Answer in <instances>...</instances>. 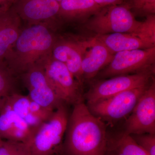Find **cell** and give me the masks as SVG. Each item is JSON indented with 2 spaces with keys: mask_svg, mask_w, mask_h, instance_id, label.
<instances>
[{
  "mask_svg": "<svg viewBox=\"0 0 155 155\" xmlns=\"http://www.w3.org/2000/svg\"><path fill=\"white\" fill-rule=\"evenodd\" d=\"M107 125L83 102L74 105L66 130L67 155H106Z\"/></svg>",
  "mask_w": 155,
  "mask_h": 155,
  "instance_id": "6da1fadb",
  "label": "cell"
},
{
  "mask_svg": "<svg viewBox=\"0 0 155 155\" xmlns=\"http://www.w3.org/2000/svg\"><path fill=\"white\" fill-rule=\"evenodd\" d=\"M57 37L54 30L47 25H28L22 28L4 62L14 75H22L51 54Z\"/></svg>",
  "mask_w": 155,
  "mask_h": 155,
  "instance_id": "7a4b0ae2",
  "label": "cell"
},
{
  "mask_svg": "<svg viewBox=\"0 0 155 155\" xmlns=\"http://www.w3.org/2000/svg\"><path fill=\"white\" fill-rule=\"evenodd\" d=\"M83 27L96 35L130 33L145 30L155 25V16H147L143 21L136 19L129 4L102 8L83 23Z\"/></svg>",
  "mask_w": 155,
  "mask_h": 155,
  "instance_id": "3957f363",
  "label": "cell"
},
{
  "mask_svg": "<svg viewBox=\"0 0 155 155\" xmlns=\"http://www.w3.org/2000/svg\"><path fill=\"white\" fill-rule=\"evenodd\" d=\"M69 115L65 104L34 130L26 143L31 155H52L60 145L67 130Z\"/></svg>",
  "mask_w": 155,
  "mask_h": 155,
  "instance_id": "277c9868",
  "label": "cell"
},
{
  "mask_svg": "<svg viewBox=\"0 0 155 155\" xmlns=\"http://www.w3.org/2000/svg\"><path fill=\"white\" fill-rule=\"evenodd\" d=\"M38 63L43 68L48 82L62 102L74 106L83 102L82 86L65 64L54 59L51 54Z\"/></svg>",
  "mask_w": 155,
  "mask_h": 155,
  "instance_id": "5b68a950",
  "label": "cell"
},
{
  "mask_svg": "<svg viewBox=\"0 0 155 155\" xmlns=\"http://www.w3.org/2000/svg\"><path fill=\"white\" fill-rule=\"evenodd\" d=\"M155 47L145 49L122 51L115 53L112 61L98 74L108 78L155 71Z\"/></svg>",
  "mask_w": 155,
  "mask_h": 155,
  "instance_id": "8992f818",
  "label": "cell"
},
{
  "mask_svg": "<svg viewBox=\"0 0 155 155\" xmlns=\"http://www.w3.org/2000/svg\"><path fill=\"white\" fill-rule=\"evenodd\" d=\"M150 84L122 92L105 100L87 106L93 114L105 122H116L131 113Z\"/></svg>",
  "mask_w": 155,
  "mask_h": 155,
  "instance_id": "52a82bcc",
  "label": "cell"
},
{
  "mask_svg": "<svg viewBox=\"0 0 155 155\" xmlns=\"http://www.w3.org/2000/svg\"><path fill=\"white\" fill-rule=\"evenodd\" d=\"M155 71L120 75L94 84L85 94L87 104H92L130 89L150 83Z\"/></svg>",
  "mask_w": 155,
  "mask_h": 155,
  "instance_id": "ba28073f",
  "label": "cell"
},
{
  "mask_svg": "<svg viewBox=\"0 0 155 155\" xmlns=\"http://www.w3.org/2000/svg\"><path fill=\"white\" fill-rule=\"evenodd\" d=\"M12 8L28 25L44 24L55 31L62 22L56 0H17Z\"/></svg>",
  "mask_w": 155,
  "mask_h": 155,
  "instance_id": "9c48e42d",
  "label": "cell"
},
{
  "mask_svg": "<svg viewBox=\"0 0 155 155\" xmlns=\"http://www.w3.org/2000/svg\"><path fill=\"white\" fill-rule=\"evenodd\" d=\"M126 120L124 132L130 135L155 134V83L146 90Z\"/></svg>",
  "mask_w": 155,
  "mask_h": 155,
  "instance_id": "30bf717a",
  "label": "cell"
},
{
  "mask_svg": "<svg viewBox=\"0 0 155 155\" xmlns=\"http://www.w3.org/2000/svg\"><path fill=\"white\" fill-rule=\"evenodd\" d=\"M88 44V39L58 36L51 53L54 59L65 64L69 72L81 85L84 82L81 72V62Z\"/></svg>",
  "mask_w": 155,
  "mask_h": 155,
  "instance_id": "8fae6325",
  "label": "cell"
},
{
  "mask_svg": "<svg viewBox=\"0 0 155 155\" xmlns=\"http://www.w3.org/2000/svg\"><path fill=\"white\" fill-rule=\"evenodd\" d=\"M22 75L31 101L53 111L64 104L50 85L44 69L39 63L31 67Z\"/></svg>",
  "mask_w": 155,
  "mask_h": 155,
  "instance_id": "7c38bea8",
  "label": "cell"
},
{
  "mask_svg": "<svg viewBox=\"0 0 155 155\" xmlns=\"http://www.w3.org/2000/svg\"><path fill=\"white\" fill-rule=\"evenodd\" d=\"M98 40L114 54L122 51L155 47V26L137 32L97 35Z\"/></svg>",
  "mask_w": 155,
  "mask_h": 155,
  "instance_id": "4fadbf2b",
  "label": "cell"
},
{
  "mask_svg": "<svg viewBox=\"0 0 155 155\" xmlns=\"http://www.w3.org/2000/svg\"><path fill=\"white\" fill-rule=\"evenodd\" d=\"M114 55L107 47L94 37L88 39L84 54L81 69L84 81L91 80L110 64Z\"/></svg>",
  "mask_w": 155,
  "mask_h": 155,
  "instance_id": "5bb4252c",
  "label": "cell"
},
{
  "mask_svg": "<svg viewBox=\"0 0 155 155\" xmlns=\"http://www.w3.org/2000/svg\"><path fill=\"white\" fill-rule=\"evenodd\" d=\"M33 130L24 119L19 116L4 101L0 107V133L9 140L26 143Z\"/></svg>",
  "mask_w": 155,
  "mask_h": 155,
  "instance_id": "9a60e30c",
  "label": "cell"
},
{
  "mask_svg": "<svg viewBox=\"0 0 155 155\" xmlns=\"http://www.w3.org/2000/svg\"><path fill=\"white\" fill-rule=\"evenodd\" d=\"M22 21L13 8L0 13V62H4L19 37Z\"/></svg>",
  "mask_w": 155,
  "mask_h": 155,
  "instance_id": "2e32d148",
  "label": "cell"
},
{
  "mask_svg": "<svg viewBox=\"0 0 155 155\" xmlns=\"http://www.w3.org/2000/svg\"><path fill=\"white\" fill-rule=\"evenodd\" d=\"M59 5L62 22L84 23L102 8L94 0H62Z\"/></svg>",
  "mask_w": 155,
  "mask_h": 155,
  "instance_id": "e0dca14e",
  "label": "cell"
},
{
  "mask_svg": "<svg viewBox=\"0 0 155 155\" xmlns=\"http://www.w3.org/2000/svg\"><path fill=\"white\" fill-rule=\"evenodd\" d=\"M106 155H149L130 134L124 131L113 139L108 138Z\"/></svg>",
  "mask_w": 155,
  "mask_h": 155,
  "instance_id": "ac0fdd59",
  "label": "cell"
},
{
  "mask_svg": "<svg viewBox=\"0 0 155 155\" xmlns=\"http://www.w3.org/2000/svg\"><path fill=\"white\" fill-rule=\"evenodd\" d=\"M15 75L4 62H0V107L7 97L17 92L15 91Z\"/></svg>",
  "mask_w": 155,
  "mask_h": 155,
  "instance_id": "d6986e66",
  "label": "cell"
},
{
  "mask_svg": "<svg viewBox=\"0 0 155 155\" xmlns=\"http://www.w3.org/2000/svg\"><path fill=\"white\" fill-rule=\"evenodd\" d=\"M5 100L11 109L19 116L24 119L30 112L31 100L28 96H25L16 92L7 97Z\"/></svg>",
  "mask_w": 155,
  "mask_h": 155,
  "instance_id": "ffe728a7",
  "label": "cell"
},
{
  "mask_svg": "<svg viewBox=\"0 0 155 155\" xmlns=\"http://www.w3.org/2000/svg\"><path fill=\"white\" fill-rule=\"evenodd\" d=\"M0 155H31L27 144L22 142L9 140L0 142Z\"/></svg>",
  "mask_w": 155,
  "mask_h": 155,
  "instance_id": "44dd1931",
  "label": "cell"
},
{
  "mask_svg": "<svg viewBox=\"0 0 155 155\" xmlns=\"http://www.w3.org/2000/svg\"><path fill=\"white\" fill-rule=\"evenodd\" d=\"M131 9L139 15L147 16L155 14V0H130Z\"/></svg>",
  "mask_w": 155,
  "mask_h": 155,
  "instance_id": "7402d4cb",
  "label": "cell"
},
{
  "mask_svg": "<svg viewBox=\"0 0 155 155\" xmlns=\"http://www.w3.org/2000/svg\"><path fill=\"white\" fill-rule=\"evenodd\" d=\"M130 135L149 155H155V134L146 133Z\"/></svg>",
  "mask_w": 155,
  "mask_h": 155,
  "instance_id": "603a6c76",
  "label": "cell"
},
{
  "mask_svg": "<svg viewBox=\"0 0 155 155\" xmlns=\"http://www.w3.org/2000/svg\"><path fill=\"white\" fill-rule=\"evenodd\" d=\"M54 111L40 105L38 104L31 101L30 112L37 116L43 122L49 119L54 113Z\"/></svg>",
  "mask_w": 155,
  "mask_h": 155,
  "instance_id": "cb8c5ba5",
  "label": "cell"
},
{
  "mask_svg": "<svg viewBox=\"0 0 155 155\" xmlns=\"http://www.w3.org/2000/svg\"><path fill=\"white\" fill-rule=\"evenodd\" d=\"M101 8L121 5L125 0H94Z\"/></svg>",
  "mask_w": 155,
  "mask_h": 155,
  "instance_id": "d4e9b609",
  "label": "cell"
},
{
  "mask_svg": "<svg viewBox=\"0 0 155 155\" xmlns=\"http://www.w3.org/2000/svg\"><path fill=\"white\" fill-rule=\"evenodd\" d=\"M17 0H0V13L6 12L13 8Z\"/></svg>",
  "mask_w": 155,
  "mask_h": 155,
  "instance_id": "484cf974",
  "label": "cell"
},
{
  "mask_svg": "<svg viewBox=\"0 0 155 155\" xmlns=\"http://www.w3.org/2000/svg\"><path fill=\"white\" fill-rule=\"evenodd\" d=\"M1 137H1V133H0V142L2 141V139H1Z\"/></svg>",
  "mask_w": 155,
  "mask_h": 155,
  "instance_id": "4316f807",
  "label": "cell"
},
{
  "mask_svg": "<svg viewBox=\"0 0 155 155\" xmlns=\"http://www.w3.org/2000/svg\"><path fill=\"white\" fill-rule=\"evenodd\" d=\"M56 1H58V2H60L61 1H62V0H56Z\"/></svg>",
  "mask_w": 155,
  "mask_h": 155,
  "instance_id": "83f0119b",
  "label": "cell"
}]
</instances>
